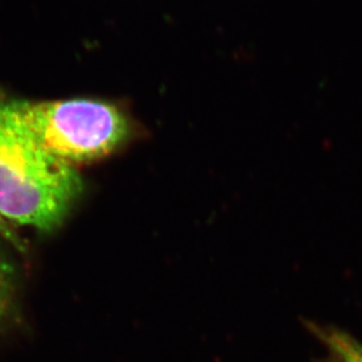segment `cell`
Instances as JSON below:
<instances>
[{
	"instance_id": "7a4b0ae2",
	"label": "cell",
	"mask_w": 362,
	"mask_h": 362,
	"mask_svg": "<svg viewBox=\"0 0 362 362\" xmlns=\"http://www.w3.org/2000/svg\"><path fill=\"white\" fill-rule=\"evenodd\" d=\"M7 104L42 150L74 168L107 158L136 136L131 115L110 101L7 98Z\"/></svg>"
},
{
	"instance_id": "5b68a950",
	"label": "cell",
	"mask_w": 362,
	"mask_h": 362,
	"mask_svg": "<svg viewBox=\"0 0 362 362\" xmlns=\"http://www.w3.org/2000/svg\"><path fill=\"white\" fill-rule=\"evenodd\" d=\"M0 238H3L5 240L11 243L18 250H23L24 248L21 238L18 237V234L16 233V230H13L12 225L7 223L6 220H4L1 216H0Z\"/></svg>"
},
{
	"instance_id": "3957f363",
	"label": "cell",
	"mask_w": 362,
	"mask_h": 362,
	"mask_svg": "<svg viewBox=\"0 0 362 362\" xmlns=\"http://www.w3.org/2000/svg\"><path fill=\"white\" fill-rule=\"evenodd\" d=\"M310 331L324 344L328 356L322 362H362V344L334 327L308 324Z\"/></svg>"
},
{
	"instance_id": "6da1fadb",
	"label": "cell",
	"mask_w": 362,
	"mask_h": 362,
	"mask_svg": "<svg viewBox=\"0 0 362 362\" xmlns=\"http://www.w3.org/2000/svg\"><path fill=\"white\" fill-rule=\"evenodd\" d=\"M83 189L78 168L42 150L0 94V216L11 225L51 232Z\"/></svg>"
},
{
	"instance_id": "277c9868",
	"label": "cell",
	"mask_w": 362,
	"mask_h": 362,
	"mask_svg": "<svg viewBox=\"0 0 362 362\" xmlns=\"http://www.w3.org/2000/svg\"><path fill=\"white\" fill-rule=\"evenodd\" d=\"M14 269L0 247V325L10 313L14 296Z\"/></svg>"
}]
</instances>
